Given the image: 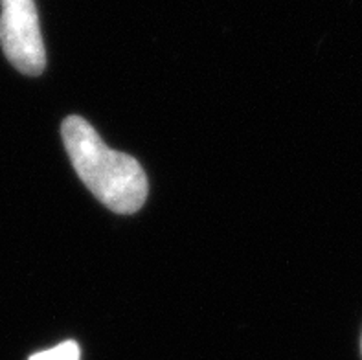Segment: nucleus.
Instances as JSON below:
<instances>
[{
  "instance_id": "7ed1b4c3",
  "label": "nucleus",
  "mask_w": 362,
  "mask_h": 360,
  "mask_svg": "<svg viewBox=\"0 0 362 360\" xmlns=\"http://www.w3.org/2000/svg\"><path fill=\"white\" fill-rule=\"evenodd\" d=\"M30 360H79V346L72 340L63 342L59 346L46 349V352L35 353Z\"/></svg>"
},
{
  "instance_id": "f257e3e1",
  "label": "nucleus",
  "mask_w": 362,
  "mask_h": 360,
  "mask_svg": "<svg viewBox=\"0 0 362 360\" xmlns=\"http://www.w3.org/2000/svg\"><path fill=\"white\" fill-rule=\"evenodd\" d=\"M61 137L81 182L116 214H134L147 199V177L133 156L110 149L81 116H69Z\"/></svg>"
},
{
  "instance_id": "f03ea898",
  "label": "nucleus",
  "mask_w": 362,
  "mask_h": 360,
  "mask_svg": "<svg viewBox=\"0 0 362 360\" xmlns=\"http://www.w3.org/2000/svg\"><path fill=\"white\" fill-rule=\"evenodd\" d=\"M0 45L18 72L39 76L45 72L46 52L39 13L33 0H0Z\"/></svg>"
}]
</instances>
